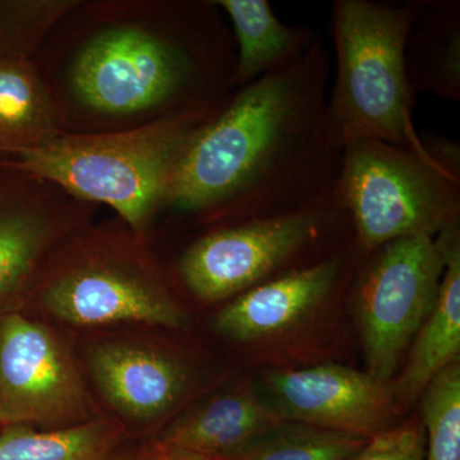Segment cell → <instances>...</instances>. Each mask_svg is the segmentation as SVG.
Wrapping results in <instances>:
<instances>
[{"mask_svg":"<svg viewBox=\"0 0 460 460\" xmlns=\"http://www.w3.org/2000/svg\"><path fill=\"white\" fill-rule=\"evenodd\" d=\"M426 434L420 416L392 426L368 438L359 452L347 460H425Z\"/></svg>","mask_w":460,"mask_h":460,"instance_id":"cell-22","label":"cell"},{"mask_svg":"<svg viewBox=\"0 0 460 460\" xmlns=\"http://www.w3.org/2000/svg\"><path fill=\"white\" fill-rule=\"evenodd\" d=\"M102 460H140V459H138L137 453H136L135 456H132V454L119 452V450L115 449L114 452L108 454V456H105V458H102Z\"/></svg>","mask_w":460,"mask_h":460,"instance_id":"cell-24","label":"cell"},{"mask_svg":"<svg viewBox=\"0 0 460 460\" xmlns=\"http://www.w3.org/2000/svg\"><path fill=\"white\" fill-rule=\"evenodd\" d=\"M124 438L126 426L102 416L58 429L7 423L0 428V460H102Z\"/></svg>","mask_w":460,"mask_h":460,"instance_id":"cell-17","label":"cell"},{"mask_svg":"<svg viewBox=\"0 0 460 460\" xmlns=\"http://www.w3.org/2000/svg\"><path fill=\"white\" fill-rule=\"evenodd\" d=\"M99 417L62 337L14 308L0 311V422L58 429Z\"/></svg>","mask_w":460,"mask_h":460,"instance_id":"cell-7","label":"cell"},{"mask_svg":"<svg viewBox=\"0 0 460 460\" xmlns=\"http://www.w3.org/2000/svg\"><path fill=\"white\" fill-rule=\"evenodd\" d=\"M405 66L414 93L460 100V3L416 0L405 44Z\"/></svg>","mask_w":460,"mask_h":460,"instance_id":"cell-15","label":"cell"},{"mask_svg":"<svg viewBox=\"0 0 460 460\" xmlns=\"http://www.w3.org/2000/svg\"><path fill=\"white\" fill-rule=\"evenodd\" d=\"M332 59L321 36L246 86L198 129L164 204L226 226L304 210L337 189L344 145L328 111Z\"/></svg>","mask_w":460,"mask_h":460,"instance_id":"cell-1","label":"cell"},{"mask_svg":"<svg viewBox=\"0 0 460 460\" xmlns=\"http://www.w3.org/2000/svg\"><path fill=\"white\" fill-rule=\"evenodd\" d=\"M352 261V257L341 251L263 281L224 305L215 319V328L239 341L277 337L325 305L349 277Z\"/></svg>","mask_w":460,"mask_h":460,"instance_id":"cell-12","label":"cell"},{"mask_svg":"<svg viewBox=\"0 0 460 460\" xmlns=\"http://www.w3.org/2000/svg\"><path fill=\"white\" fill-rule=\"evenodd\" d=\"M199 63L183 48L137 29H114L93 39L72 75L84 104L104 113H135L186 89Z\"/></svg>","mask_w":460,"mask_h":460,"instance_id":"cell-8","label":"cell"},{"mask_svg":"<svg viewBox=\"0 0 460 460\" xmlns=\"http://www.w3.org/2000/svg\"><path fill=\"white\" fill-rule=\"evenodd\" d=\"M54 136L50 100L25 57H0V154Z\"/></svg>","mask_w":460,"mask_h":460,"instance_id":"cell-19","label":"cell"},{"mask_svg":"<svg viewBox=\"0 0 460 460\" xmlns=\"http://www.w3.org/2000/svg\"><path fill=\"white\" fill-rule=\"evenodd\" d=\"M362 261L354 292L367 372L390 384L438 298L443 251L435 238H399Z\"/></svg>","mask_w":460,"mask_h":460,"instance_id":"cell-6","label":"cell"},{"mask_svg":"<svg viewBox=\"0 0 460 460\" xmlns=\"http://www.w3.org/2000/svg\"><path fill=\"white\" fill-rule=\"evenodd\" d=\"M341 237L353 239V229L337 187L304 210L208 233L181 256V277L196 298L224 301L337 255Z\"/></svg>","mask_w":460,"mask_h":460,"instance_id":"cell-5","label":"cell"},{"mask_svg":"<svg viewBox=\"0 0 460 460\" xmlns=\"http://www.w3.org/2000/svg\"><path fill=\"white\" fill-rule=\"evenodd\" d=\"M265 389L284 420L366 438L392 428L398 411L390 384L334 363L269 371Z\"/></svg>","mask_w":460,"mask_h":460,"instance_id":"cell-9","label":"cell"},{"mask_svg":"<svg viewBox=\"0 0 460 460\" xmlns=\"http://www.w3.org/2000/svg\"><path fill=\"white\" fill-rule=\"evenodd\" d=\"M338 192L362 257L399 238H436L460 222V150L447 138L426 147L357 141L344 147Z\"/></svg>","mask_w":460,"mask_h":460,"instance_id":"cell-3","label":"cell"},{"mask_svg":"<svg viewBox=\"0 0 460 460\" xmlns=\"http://www.w3.org/2000/svg\"><path fill=\"white\" fill-rule=\"evenodd\" d=\"M214 113L171 114L132 131L96 136H51L5 160L42 180L56 181L80 198L113 208L129 226L141 228L164 202L172 171L184 148Z\"/></svg>","mask_w":460,"mask_h":460,"instance_id":"cell-4","label":"cell"},{"mask_svg":"<svg viewBox=\"0 0 460 460\" xmlns=\"http://www.w3.org/2000/svg\"><path fill=\"white\" fill-rule=\"evenodd\" d=\"M91 376L105 401L136 425H151L183 398L189 367L164 348L140 341H104L90 345Z\"/></svg>","mask_w":460,"mask_h":460,"instance_id":"cell-11","label":"cell"},{"mask_svg":"<svg viewBox=\"0 0 460 460\" xmlns=\"http://www.w3.org/2000/svg\"><path fill=\"white\" fill-rule=\"evenodd\" d=\"M281 420L266 396L238 385L193 405L155 440L208 458L229 460Z\"/></svg>","mask_w":460,"mask_h":460,"instance_id":"cell-13","label":"cell"},{"mask_svg":"<svg viewBox=\"0 0 460 460\" xmlns=\"http://www.w3.org/2000/svg\"><path fill=\"white\" fill-rule=\"evenodd\" d=\"M453 224L436 237L443 251L444 272L438 298L411 341L404 368L390 383L399 407L419 401L423 390L460 352V228Z\"/></svg>","mask_w":460,"mask_h":460,"instance_id":"cell-14","label":"cell"},{"mask_svg":"<svg viewBox=\"0 0 460 460\" xmlns=\"http://www.w3.org/2000/svg\"><path fill=\"white\" fill-rule=\"evenodd\" d=\"M419 401L426 434L425 460H460L459 359L429 381Z\"/></svg>","mask_w":460,"mask_h":460,"instance_id":"cell-21","label":"cell"},{"mask_svg":"<svg viewBox=\"0 0 460 460\" xmlns=\"http://www.w3.org/2000/svg\"><path fill=\"white\" fill-rule=\"evenodd\" d=\"M368 438L281 420L229 460H347Z\"/></svg>","mask_w":460,"mask_h":460,"instance_id":"cell-20","label":"cell"},{"mask_svg":"<svg viewBox=\"0 0 460 460\" xmlns=\"http://www.w3.org/2000/svg\"><path fill=\"white\" fill-rule=\"evenodd\" d=\"M45 313L75 328L144 323L177 329L186 314L162 284L120 266L90 263L60 275L42 293Z\"/></svg>","mask_w":460,"mask_h":460,"instance_id":"cell-10","label":"cell"},{"mask_svg":"<svg viewBox=\"0 0 460 460\" xmlns=\"http://www.w3.org/2000/svg\"><path fill=\"white\" fill-rule=\"evenodd\" d=\"M50 238L40 211L14 187L0 186V311L13 308Z\"/></svg>","mask_w":460,"mask_h":460,"instance_id":"cell-18","label":"cell"},{"mask_svg":"<svg viewBox=\"0 0 460 460\" xmlns=\"http://www.w3.org/2000/svg\"><path fill=\"white\" fill-rule=\"evenodd\" d=\"M232 22L237 44L234 86H246L263 75L301 57L319 32L284 23L268 0H217Z\"/></svg>","mask_w":460,"mask_h":460,"instance_id":"cell-16","label":"cell"},{"mask_svg":"<svg viewBox=\"0 0 460 460\" xmlns=\"http://www.w3.org/2000/svg\"><path fill=\"white\" fill-rule=\"evenodd\" d=\"M140 460H215L199 454L159 443L155 438L147 441L137 452Z\"/></svg>","mask_w":460,"mask_h":460,"instance_id":"cell-23","label":"cell"},{"mask_svg":"<svg viewBox=\"0 0 460 460\" xmlns=\"http://www.w3.org/2000/svg\"><path fill=\"white\" fill-rule=\"evenodd\" d=\"M414 13L416 0L332 3L330 33L337 69L328 111L344 147L367 140L426 147V138L414 126L416 102L405 66Z\"/></svg>","mask_w":460,"mask_h":460,"instance_id":"cell-2","label":"cell"},{"mask_svg":"<svg viewBox=\"0 0 460 460\" xmlns=\"http://www.w3.org/2000/svg\"><path fill=\"white\" fill-rule=\"evenodd\" d=\"M2 426H3V423H2V422H0V428H2Z\"/></svg>","mask_w":460,"mask_h":460,"instance_id":"cell-25","label":"cell"}]
</instances>
